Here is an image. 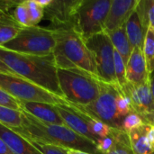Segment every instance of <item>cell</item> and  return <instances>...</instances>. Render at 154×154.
Wrapping results in <instances>:
<instances>
[{
	"label": "cell",
	"mask_w": 154,
	"mask_h": 154,
	"mask_svg": "<svg viewBox=\"0 0 154 154\" xmlns=\"http://www.w3.org/2000/svg\"><path fill=\"white\" fill-rule=\"evenodd\" d=\"M58 79L62 96L69 104L88 106L99 96L101 81L85 72L58 69Z\"/></svg>",
	"instance_id": "277c9868"
},
{
	"label": "cell",
	"mask_w": 154,
	"mask_h": 154,
	"mask_svg": "<svg viewBox=\"0 0 154 154\" xmlns=\"http://www.w3.org/2000/svg\"><path fill=\"white\" fill-rule=\"evenodd\" d=\"M151 89H152V94L154 101V72L151 75Z\"/></svg>",
	"instance_id": "ab89813d"
},
{
	"label": "cell",
	"mask_w": 154,
	"mask_h": 154,
	"mask_svg": "<svg viewBox=\"0 0 154 154\" xmlns=\"http://www.w3.org/2000/svg\"><path fill=\"white\" fill-rule=\"evenodd\" d=\"M116 112L117 116L121 118L124 119L128 114H130L133 109L131 106V101L127 96H125L123 92H120L116 97Z\"/></svg>",
	"instance_id": "f1b7e54d"
},
{
	"label": "cell",
	"mask_w": 154,
	"mask_h": 154,
	"mask_svg": "<svg viewBox=\"0 0 154 154\" xmlns=\"http://www.w3.org/2000/svg\"><path fill=\"white\" fill-rule=\"evenodd\" d=\"M138 3L139 0H112L105 22V32H110L125 26Z\"/></svg>",
	"instance_id": "7c38bea8"
},
{
	"label": "cell",
	"mask_w": 154,
	"mask_h": 154,
	"mask_svg": "<svg viewBox=\"0 0 154 154\" xmlns=\"http://www.w3.org/2000/svg\"><path fill=\"white\" fill-rule=\"evenodd\" d=\"M14 131L29 141L79 150L91 154H99L94 142L81 136L68 126L42 123L24 111H23L22 127L14 129Z\"/></svg>",
	"instance_id": "7a4b0ae2"
},
{
	"label": "cell",
	"mask_w": 154,
	"mask_h": 154,
	"mask_svg": "<svg viewBox=\"0 0 154 154\" xmlns=\"http://www.w3.org/2000/svg\"><path fill=\"white\" fill-rule=\"evenodd\" d=\"M143 52L145 59L148 73L151 76L154 72V31L151 28H148L146 32Z\"/></svg>",
	"instance_id": "603a6c76"
},
{
	"label": "cell",
	"mask_w": 154,
	"mask_h": 154,
	"mask_svg": "<svg viewBox=\"0 0 154 154\" xmlns=\"http://www.w3.org/2000/svg\"><path fill=\"white\" fill-rule=\"evenodd\" d=\"M112 0H83L74 19L73 29L83 39L105 32Z\"/></svg>",
	"instance_id": "ba28073f"
},
{
	"label": "cell",
	"mask_w": 154,
	"mask_h": 154,
	"mask_svg": "<svg viewBox=\"0 0 154 154\" xmlns=\"http://www.w3.org/2000/svg\"><path fill=\"white\" fill-rule=\"evenodd\" d=\"M22 28L15 22L13 14L0 11V46L14 40Z\"/></svg>",
	"instance_id": "d6986e66"
},
{
	"label": "cell",
	"mask_w": 154,
	"mask_h": 154,
	"mask_svg": "<svg viewBox=\"0 0 154 154\" xmlns=\"http://www.w3.org/2000/svg\"><path fill=\"white\" fill-rule=\"evenodd\" d=\"M29 17H30V25L31 26H37L38 23L42 21L44 17V9L42 8L35 0H25Z\"/></svg>",
	"instance_id": "83f0119b"
},
{
	"label": "cell",
	"mask_w": 154,
	"mask_h": 154,
	"mask_svg": "<svg viewBox=\"0 0 154 154\" xmlns=\"http://www.w3.org/2000/svg\"><path fill=\"white\" fill-rule=\"evenodd\" d=\"M0 73H4V74H8V75H15V76H18L16 75L0 58Z\"/></svg>",
	"instance_id": "e575fe53"
},
{
	"label": "cell",
	"mask_w": 154,
	"mask_h": 154,
	"mask_svg": "<svg viewBox=\"0 0 154 154\" xmlns=\"http://www.w3.org/2000/svg\"><path fill=\"white\" fill-rule=\"evenodd\" d=\"M0 124L13 130L22 127L23 111L0 106Z\"/></svg>",
	"instance_id": "44dd1931"
},
{
	"label": "cell",
	"mask_w": 154,
	"mask_h": 154,
	"mask_svg": "<svg viewBox=\"0 0 154 154\" xmlns=\"http://www.w3.org/2000/svg\"><path fill=\"white\" fill-rule=\"evenodd\" d=\"M83 0H52L44 9V16L51 23V28L74 26L75 15Z\"/></svg>",
	"instance_id": "30bf717a"
},
{
	"label": "cell",
	"mask_w": 154,
	"mask_h": 154,
	"mask_svg": "<svg viewBox=\"0 0 154 154\" xmlns=\"http://www.w3.org/2000/svg\"><path fill=\"white\" fill-rule=\"evenodd\" d=\"M107 34L110 38V41L113 44L114 49L121 55L122 59L124 60V61L126 65V63L132 54L133 48L128 40L125 27L123 26L117 30L107 32Z\"/></svg>",
	"instance_id": "ffe728a7"
},
{
	"label": "cell",
	"mask_w": 154,
	"mask_h": 154,
	"mask_svg": "<svg viewBox=\"0 0 154 154\" xmlns=\"http://www.w3.org/2000/svg\"><path fill=\"white\" fill-rule=\"evenodd\" d=\"M81 115L86 119V121H87V123L88 125L89 130L92 133V134L95 135L98 139L107 137L108 135L111 134L113 129H115V128L110 127L109 125H107L106 124H105V123H103L101 121L92 119V118H90V117H88V116H85L83 114H81Z\"/></svg>",
	"instance_id": "cb8c5ba5"
},
{
	"label": "cell",
	"mask_w": 154,
	"mask_h": 154,
	"mask_svg": "<svg viewBox=\"0 0 154 154\" xmlns=\"http://www.w3.org/2000/svg\"><path fill=\"white\" fill-rule=\"evenodd\" d=\"M0 88L19 102H38L68 106V102L48 90L15 75L0 73Z\"/></svg>",
	"instance_id": "52a82bcc"
},
{
	"label": "cell",
	"mask_w": 154,
	"mask_h": 154,
	"mask_svg": "<svg viewBox=\"0 0 154 154\" xmlns=\"http://www.w3.org/2000/svg\"><path fill=\"white\" fill-rule=\"evenodd\" d=\"M120 92H122L121 89L101 81L99 96L92 104L85 106L68 104V106L92 119L101 121L112 128L122 130L123 119L117 116L116 105V97Z\"/></svg>",
	"instance_id": "8992f818"
},
{
	"label": "cell",
	"mask_w": 154,
	"mask_h": 154,
	"mask_svg": "<svg viewBox=\"0 0 154 154\" xmlns=\"http://www.w3.org/2000/svg\"><path fill=\"white\" fill-rule=\"evenodd\" d=\"M144 123H146V122L143 120V118L139 114L132 111L125 117H124V119L121 123V129L125 133L129 134L131 131L143 125Z\"/></svg>",
	"instance_id": "484cf974"
},
{
	"label": "cell",
	"mask_w": 154,
	"mask_h": 154,
	"mask_svg": "<svg viewBox=\"0 0 154 154\" xmlns=\"http://www.w3.org/2000/svg\"><path fill=\"white\" fill-rule=\"evenodd\" d=\"M0 106H6L12 109L21 110L20 102L1 88H0Z\"/></svg>",
	"instance_id": "1f68e13d"
},
{
	"label": "cell",
	"mask_w": 154,
	"mask_h": 154,
	"mask_svg": "<svg viewBox=\"0 0 154 154\" xmlns=\"http://www.w3.org/2000/svg\"><path fill=\"white\" fill-rule=\"evenodd\" d=\"M147 126L148 123H144L127 134L134 154H154V150L147 138Z\"/></svg>",
	"instance_id": "ac0fdd59"
},
{
	"label": "cell",
	"mask_w": 154,
	"mask_h": 154,
	"mask_svg": "<svg viewBox=\"0 0 154 154\" xmlns=\"http://www.w3.org/2000/svg\"><path fill=\"white\" fill-rule=\"evenodd\" d=\"M125 27L132 48L143 49L146 32L142 24V21L136 11V8L129 16L125 24Z\"/></svg>",
	"instance_id": "e0dca14e"
},
{
	"label": "cell",
	"mask_w": 154,
	"mask_h": 154,
	"mask_svg": "<svg viewBox=\"0 0 154 154\" xmlns=\"http://www.w3.org/2000/svg\"><path fill=\"white\" fill-rule=\"evenodd\" d=\"M0 154H14L1 139H0Z\"/></svg>",
	"instance_id": "d590c367"
},
{
	"label": "cell",
	"mask_w": 154,
	"mask_h": 154,
	"mask_svg": "<svg viewBox=\"0 0 154 154\" xmlns=\"http://www.w3.org/2000/svg\"><path fill=\"white\" fill-rule=\"evenodd\" d=\"M13 16L15 22L23 28L29 27L30 25V17L25 1H20L19 4L14 7Z\"/></svg>",
	"instance_id": "4316f807"
},
{
	"label": "cell",
	"mask_w": 154,
	"mask_h": 154,
	"mask_svg": "<svg viewBox=\"0 0 154 154\" xmlns=\"http://www.w3.org/2000/svg\"><path fill=\"white\" fill-rule=\"evenodd\" d=\"M0 139L14 154H42L26 139L2 124H0Z\"/></svg>",
	"instance_id": "2e32d148"
},
{
	"label": "cell",
	"mask_w": 154,
	"mask_h": 154,
	"mask_svg": "<svg viewBox=\"0 0 154 154\" xmlns=\"http://www.w3.org/2000/svg\"><path fill=\"white\" fill-rule=\"evenodd\" d=\"M107 154H134L126 133L123 130L116 129L115 143Z\"/></svg>",
	"instance_id": "7402d4cb"
},
{
	"label": "cell",
	"mask_w": 154,
	"mask_h": 154,
	"mask_svg": "<svg viewBox=\"0 0 154 154\" xmlns=\"http://www.w3.org/2000/svg\"><path fill=\"white\" fill-rule=\"evenodd\" d=\"M131 101L132 109L144 118L154 112V101L151 89V79L142 85H131L129 83L122 89Z\"/></svg>",
	"instance_id": "8fae6325"
},
{
	"label": "cell",
	"mask_w": 154,
	"mask_h": 154,
	"mask_svg": "<svg viewBox=\"0 0 154 154\" xmlns=\"http://www.w3.org/2000/svg\"><path fill=\"white\" fill-rule=\"evenodd\" d=\"M1 60L19 77L63 97L53 55L34 56L11 51L0 47Z\"/></svg>",
	"instance_id": "6da1fadb"
},
{
	"label": "cell",
	"mask_w": 154,
	"mask_h": 154,
	"mask_svg": "<svg viewBox=\"0 0 154 154\" xmlns=\"http://www.w3.org/2000/svg\"><path fill=\"white\" fill-rule=\"evenodd\" d=\"M144 121H145L146 123H149V124H151V125H154V112L152 113V114H151V115L147 116L144 118Z\"/></svg>",
	"instance_id": "f35d334b"
},
{
	"label": "cell",
	"mask_w": 154,
	"mask_h": 154,
	"mask_svg": "<svg viewBox=\"0 0 154 154\" xmlns=\"http://www.w3.org/2000/svg\"><path fill=\"white\" fill-rule=\"evenodd\" d=\"M114 61H115V73H116V80L121 89H123L127 84L125 63L122 59L121 55L116 50L114 51Z\"/></svg>",
	"instance_id": "d4e9b609"
},
{
	"label": "cell",
	"mask_w": 154,
	"mask_h": 154,
	"mask_svg": "<svg viewBox=\"0 0 154 154\" xmlns=\"http://www.w3.org/2000/svg\"><path fill=\"white\" fill-rule=\"evenodd\" d=\"M56 108L66 126H68L77 134H80L81 136L89 139L97 144L98 138L92 134L86 119L80 113L64 105H57Z\"/></svg>",
	"instance_id": "9a60e30c"
},
{
	"label": "cell",
	"mask_w": 154,
	"mask_h": 154,
	"mask_svg": "<svg viewBox=\"0 0 154 154\" xmlns=\"http://www.w3.org/2000/svg\"><path fill=\"white\" fill-rule=\"evenodd\" d=\"M55 32L56 46L53 58L60 69H76L100 81L93 56L83 37L72 27L51 28Z\"/></svg>",
	"instance_id": "3957f363"
},
{
	"label": "cell",
	"mask_w": 154,
	"mask_h": 154,
	"mask_svg": "<svg viewBox=\"0 0 154 154\" xmlns=\"http://www.w3.org/2000/svg\"><path fill=\"white\" fill-rule=\"evenodd\" d=\"M115 131L116 129H113L110 135L97 140L96 148L99 154H107L111 150V148L113 147L115 143Z\"/></svg>",
	"instance_id": "4dcf8cb0"
},
{
	"label": "cell",
	"mask_w": 154,
	"mask_h": 154,
	"mask_svg": "<svg viewBox=\"0 0 154 154\" xmlns=\"http://www.w3.org/2000/svg\"><path fill=\"white\" fill-rule=\"evenodd\" d=\"M67 154H91L86 152H82L79 150H75V149H69V148H65Z\"/></svg>",
	"instance_id": "74e56055"
},
{
	"label": "cell",
	"mask_w": 154,
	"mask_h": 154,
	"mask_svg": "<svg viewBox=\"0 0 154 154\" xmlns=\"http://www.w3.org/2000/svg\"><path fill=\"white\" fill-rule=\"evenodd\" d=\"M147 138L150 142L151 146L154 150V125L148 123L147 126Z\"/></svg>",
	"instance_id": "836d02e7"
},
{
	"label": "cell",
	"mask_w": 154,
	"mask_h": 154,
	"mask_svg": "<svg viewBox=\"0 0 154 154\" xmlns=\"http://www.w3.org/2000/svg\"><path fill=\"white\" fill-rule=\"evenodd\" d=\"M55 46L54 30L37 25L22 28L14 40L0 47L23 54L49 56L52 55Z\"/></svg>",
	"instance_id": "5b68a950"
},
{
	"label": "cell",
	"mask_w": 154,
	"mask_h": 154,
	"mask_svg": "<svg viewBox=\"0 0 154 154\" xmlns=\"http://www.w3.org/2000/svg\"><path fill=\"white\" fill-rule=\"evenodd\" d=\"M35 1L43 9H45L46 7H48L52 3V0H35Z\"/></svg>",
	"instance_id": "8d00e7d4"
},
{
	"label": "cell",
	"mask_w": 154,
	"mask_h": 154,
	"mask_svg": "<svg viewBox=\"0 0 154 154\" xmlns=\"http://www.w3.org/2000/svg\"><path fill=\"white\" fill-rule=\"evenodd\" d=\"M84 41L93 56L100 81L121 89L115 73V49L107 32L94 34Z\"/></svg>",
	"instance_id": "9c48e42d"
},
{
	"label": "cell",
	"mask_w": 154,
	"mask_h": 154,
	"mask_svg": "<svg viewBox=\"0 0 154 154\" xmlns=\"http://www.w3.org/2000/svg\"><path fill=\"white\" fill-rule=\"evenodd\" d=\"M125 69L126 80L127 83L131 85H142L151 79L147 70L143 49L141 48L133 49L132 54L125 65Z\"/></svg>",
	"instance_id": "4fadbf2b"
},
{
	"label": "cell",
	"mask_w": 154,
	"mask_h": 154,
	"mask_svg": "<svg viewBox=\"0 0 154 154\" xmlns=\"http://www.w3.org/2000/svg\"><path fill=\"white\" fill-rule=\"evenodd\" d=\"M147 15H148L149 28L154 31V0H148Z\"/></svg>",
	"instance_id": "d6a6232c"
},
{
	"label": "cell",
	"mask_w": 154,
	"mask_h": 154,
	"mask_svg": "<svg viewBox=\"0 0 154 154\" xmlns=\"http://www.w3.org/2000/svg\"><path fill=\"white\" fill-rule=\"evenodd\" d=\"M34 148L38 150V152L42 154H67L65 148L53 145V144H48V143H42L35 141H29L27 140Z\"/></svg>",
	"instance_id": "f546056e"
},
{
	"label": "cell",
	"mask_w": 154,
	"mask_h": 154,
	"mask_svg": "<svg viewBox=\"0 0 154 154\" xmlns=\"http://www.w3.org/2000/svg\"><path fill=\"white\" fill-rule=\"evenodd\" d=\"M20 105L21 110L31 115L42 123L65 125L56 108V106L38 102H20Z\"/></svg>",
	"instance_id": "5bb4252c"
}]
</instances>
